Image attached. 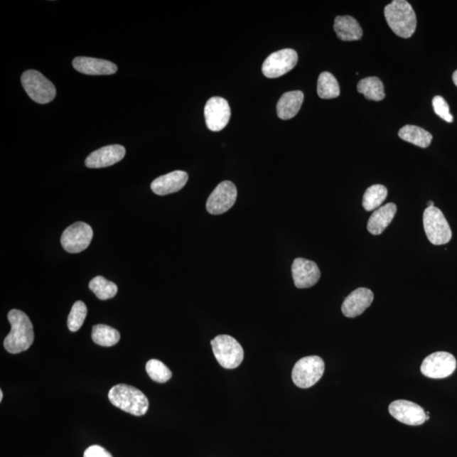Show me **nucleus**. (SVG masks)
<instances>
[{"label":"nucleus","mask_w":457,"mask_h":457,"mask_svg":"<svg viewBox=\"0 0 457 457\" xmlns=\"http://www.w3.org/2000/svg\"><path fill=\"white\" fill-rule=\"evenodd\" d=\"M389 412L393 418L407 425L419 426L427 421L424 408L409 401L393 402L389 407Z\"/></svg>","instance_id":"nucleus-13"},{"label":"nucleus","mask_w":457,"mask_h":457,"mask_svg":"<svg viewBox=\"0 0 457 457\" xmlns=\"http://www.w3.org/2000/svg\"><path fill=\"white\" fill-rule=\"evenodd\" d=\"M188 173L176 171L155 179L151 184V190L158 196H166L179 192L188 183Z\"/></svg>","instance_id":"nucleus-17"},{"label":"nucleus","mask_w":457,"mask_h":457,"mask_svg":"<svg viewBox=\"0 0 457 457\" xmlns=\"http://www.w3.org/2000/svg\"><path fill=\"white\" fill-rule=\"evenodd\" d=\"M452 79H453L455 85L457 87V70H456V72L453 73V75H452Z\"/></svg>","instance_id":"nucleus-32"},{"label":"nucleus","mask_w":457,"mask_h":457,"mask_svg":"<svg viewBox=\"0 0 457 457\" xmlns=\"http://www.w3.org/2000/svg\"><path fill=\"white\" fill-rule=\"evenodd\" d=\"M78 72L90 75H108L117 72V65L112 62L90 57H77L72 62Z\"/></svg>","instance_id":"nucleus-18"},{"label":"nucleus","mask_w":457,"mask_h":457,"mask_svg":"<svg viewBox=\"0 0 457 457\" xmlns=\"http://www.w3.org/2000/svg\"><path fill=\"white\" fill-rule=\"evenodd\" d=\"M388 190L383 185H374L368 188L363 195L362 206L367 211L379 208L387 198Z\"/></svg>","instance_id":"nucleus-26"},{"label":"nucleus","mask_w":457,"mask_h":457,"mask_svg":"<svg viewBox=\"0 0 457 457\" xmlns=\"http://www.w3.org/2000/svg\"><path fill=\"white\" fill-rule=\"evenodd\" d=\"M237 189L232 181H225L217 186L206 203V210L210 215L225 214L236 203Z\"/></svg>","instance_id":"nucleus-10"},{"label":"nucleus","mask_w":457,"mask_h":457,"mask_svg":"<svg viewBox=\"0 0 457 457\" xmlns=\"http://www.w3.org/2000/svg\"><path fill=\"white\" fill-rule=\"evenodd\" d=\"M126 149L122 145H109L95 151L86 158L87 168H100L115 165L122 161Z\"/></svg>","instance_id":"nucleus-16"},{"label":"nucleus","mask_w":457,"mask_h":457,"mask_svg":"<svg viewBox=\"0 0 457 457\" xmlns=\"http://www.w3.org/2000/svg\"><path fill=\"white\" fill-rule=\"evenodd\" d=\"M146 371L155 382L166 383L172 377V372L165 363L157 359H151L146 365Z\"/></svg>","instance_id":"nucleus-28"},{"label":"nucleus","mask_w":457,"mask_h":457,"mask_svg":"<svg viewBox=\"0 0 457 457\" xmlns=\"http://www.w3.org/2000/svg\"><path fill=\"white\" fill-rule=\"evenodd\" d=\"M90 288L100 300L113 299L118 291V287L114 283L102 276L93 278L90 283Z\"/></svg>","instance_id":"nucleus-27"},{"label":"nucleus","mask_w":457,"mask_h":457,"mask_svg":"<svg viewBox=\"0 0 457 457\" xmlns=\"http://www.w3.org/2000/svg\"><path fill=\"white\" fill-rule=\"evenodd\" d=\"M325 362L321 357L301 358L293 367L292 380L297 387L307 389L317 384L325 372Z\"/></svg>","instance_id":"nucleus-6"},{"label":"nucleus","mask_w":457,"mask_h":457,"mask_svg":"<svg viewBox=\"0 0 457 457\" xmlns=\"http://www.w3.org/2000/svg\"><path fill=\"white\" fill-rule=\"evenodd\" d=\"M304 95L301 91H291L284 93L277 104L278 117L290 119L295 117L303 105Z\"/></svg>","instance_id":"nucleus-20"},{"label":"nucleus","mask_w":457,"mask_h":457,"mask_svg":"<svg viewBox=\"0 0 457 457\" xmlns=\"http://www.w3.org/2000/svg\"><path fill=\"white\" fill-rule=\"evenodd\" d=\"M84 457H113L107 450L100 446H92L84 452Z\"/></svg>","instance_id":"nucleus-31"},{"label":"nucleus","mask_w":457,"mask_h":457,"mask_svg":"<svg viewBox=\"0 0 457 457\" xmlns=\"http://www.w3.org/2000/svg\"><path fill=\"white\" fill-rule=\"evenodd\" d=\"M456 368L453 355L437 352L426 357L421 365V372L430 379H445L451 376Z\"/></svg>","instance_id":"nucleus-8"},{"label":"nucleus","mask_w":457,"mask_h":457,"mask_svg":"<svg viewBox=\"0 0 457 457\" xmlns=\"http://www.w3.org/2000/svg\"><path fill=\"white\" fill-rule=\"evenodd\" d=\"M434 206V202L433 201H429L428 203V207H433Z\"/></svg>","instance_id":"nucleus-33"},{"label":"nucleus","mask_w":457,"mask_h":457,"mask_svg":"<svg viewBox=\"0 0 457 457\" xmlns=\"http://www.w3.org/2000/svg\"><path fill=\"white\" fill-rule=\"evenodd\" d=\"M397 208L396 204L389 203L385 206L380 207L372 213L367 222V230L374 236H379L382 234L385 230L392 223L394 215L397 214Z\"/></svg>","instance_id":"nucleus-19"},{"label":"nucleus","mask_w":457,"mask_h":457,"mask_svg":"<svg viewBox=\"0 0 457 457\" xmlns=\"http://www.w3.org/2000/svg\"><path fill=\"white\" fill-rule=\"evenodd\" d=\"M230 108L228 102L223 97H213L204 108L206 125L212 131H220L228 125Z\"/></svg>","instance_id":"nucleus-12"},{"label":"nucleus","mask_w":457,"mask_h":457,"mask_svg":"<svg viewBox=\"0 0 457 457\" xmlns=\"http://www.w3.org/2000/svg\"><path fill=\"white\" fill-rule=\"evenodd\" d=\"M114 407L134 416H144L149 410L148 398L131 385L119 384L111 388L108 394Z\"/></svg>","instance_id":"nucleus-3"},{"label":"nucleus","mask_w":457,"mask_h":457,"mask_svg":"<svg viewBox=\"0 0 457 457\" xmlns=\"http://www.w3.org/2000/svg\"><path fill=\"white\" fill-rule=\"evenodd\" d=\"M318 95L323 100L335 99L340 96V90L338 82L334 75L323 72L318 80Z\"/></svg>","instance_id":"nucleus-25"},{"label":"nucleus","mask_w":457,"mask_h":457,"mask_svg":"<svg viewBox=\"0 0 457 457\" xmlns=\"http://www.w3.org/2000/svg\"><path fill=\"white\" fill-rule=\"evenodd\" d=\"M92 340L101 347H113L121 340V335L117 330L105 325H96L92 327Z\"/></svg>","instance_id":"nucleus-24"},{"label":"nucleus","mask_w":457,"mask_h":457,"mask_svg":"<svg viewBox=\"0 0 457 457\" xmlns=\"http://www.w3.org/2000/svg\"><path fill=\"white\" fill-rule=\"evenodd\" d=\"M3 400V392L2 389L0 390V402H2Z\"/></svg>","instance_id":"nucleus-34"},{"label":"nucleus","mask_w":457,"mask_h":457,"mask_svg":"<svg viewBox=\"0 0 457 457\" xmlns=\"http://www.w3.org/2000/svg\"><path fill=\"white\" fill-rule=\"evenodd\" d=\"M387 23L397 36L409 38L416 28V16L414 9L406 0H394L385 8Z\"/></svg>","instance_id":"nucleus-2"},{"label":"nucleus","mask_w":457,"mask_h":457,"mask_svg":"<svg viewBox=\"0 0 457 457\" xmlns=\"http://www.w3.org/2000/svg\"><path fill=\"white\" fill-rule=\"evenodd\" d=\"M21 84L31 99L38 104L50 103L56 96L54 84L38 70H26L21 75Z\"/></svg>","instance_id":"nucleus-4"},{"label":"nucleus","mask_w":457,"mask_h":457,"mask_svg":"<svg viewBox=\"0 0 457 457\" xmlns=\"http://www.w3.org/2000/svg\"><path fill=\"white\" fill-rule=\"evenodd\" d=\"M211 345L221 367L234 370L241 365L244 358L243 348L233 337L226 335L216 336L211 340Z\"/></svg>","instance_id":"nucleus-5"},{"label":"nucleus","mask_w":457,"mask_h":457,"mask_svg":"<svg viewBox=\"0 0 457 457\" xmlns=\"http://www.w3.org/2000/svg\"><path fill=\"white\" fill-rule=\"evenodd\" d=\"M11 330L4 340V347L11 354L21 353L28 350L34 341L33 326L28 315L18 309H12L8 313Z\"/></svg>","instance_id":"nucleus-1"},{"label":"nucleus","mask_w":457,"mask_h":457,"mask_svg":"<svg viewBox=\"0 0 457 457\" xmlns=\"http://www.w3.org/2000/svg\"><path fill=\"white\" fill-rule=\"evenodd\" d=\"M424 226L429 241L434 245H443L449 242L452 232L445 215L436 207H428L424 213Z\"/></svg>","instance_id":"nucleus-7"},{"label":"nucleus","mask_w":457,"mask_h":457,"mask_svg":"<svg viewBox=\"0 0 457 457\" xmlns=\"http://www.w3.org/2000/svg\"><path fill=\"white\" fill-rule=\"evenodd\" d=\"M87 313V308L85 303L82 301H75L68 316V326L72 332L78 331L81 329L84 321H85Z\"/></svg>","instance_id":"nucleus-29"},{"label":"nucleus","mask_w":457,"mask_h":457,"mask_svg":"<svg viewBox=\"0 0 457 457\" xmlns=\"http://www.w3.org/2000/svg\"><path fill=\"white\" fill-rule=\"evenodd\" d=\"M93 237L91 226L84 222H77L65 230L61 237V245L70 254L86 250Z\"/></svg>","instance_id":"nucleus-9"},{"label":"nucleus","mask_w":457,"mask_h":457,"mask_svg":"<svg viewBox=\"0 0 457 457\" xmlns=\"http://www.w3.org/2000/svg\"><path fill=\"white\" fill-rule=\"evenodd\" d=\"M297 61V53L291 48H285L270 55L264 60L262 72L266 77L278 78L291 72L296 65Z\"/></svg>","instance_id":"nucleus-11"},{"label":"nucleus","mask_w":457,"mask_h":457,"mask_svg":"<svg viewBox=\"0 0 457 457\" xmlns=\"http://www.w3.org/2000/svg\"><path fill=\"white\" fill-rule=\"evenodd\" d=\"M374 293L367 288H357L345 299L341 311L347 318L360 316L365 310L370 307L374 301Z\"/></svg>","instance_id":"nucleus-15"},{"label":"nucleus","mask_w":457,"mask_h":457,"mask_svg":"<svg viewBox=\"0 0 457 457\" xmlns=\"http://www.w3.org/2000/svg\"><path fill=\"white\" fill-rule=\"evenodd\" d=\"M291 273L295 286L299 289H306L316 285L321 273L316 263L313 261L297 257L293 262Z\"/></svg>","instance_id":"nucleus-14"},{"label":"nucleus","mask_w":457,"mask_h":457,"mask_svg":"<svg viewBox=\"0 0 457 457\" xmlns=\"http://www.w3.org/2000/svg\"><path fill=\"white\" fill-rule=\"evenodd\" d=\"M398 136L408 143L426 149L431 144L433 136L424 129L407 125L403 127L398 132Z\"/></svg>","instance_id":"nucleus-22"},{"label":"nucleus","mask_w":457,"mask_h":457,"mask_svg":"<svg viewBox=\"0 0 457 457\" xmlns=\"http://www.w3.org/2000/svg\"><path fill=\"white\" fill-rule=\"evenodd\" d=\"M334 30L343 41H356L362 37V29L357 21L353 16H337L335 20Z\"/></svg>","instance_id":"nucleus-21"},{"label":"nucleus","mask_w":457,"mask_h":457,"mask_svg":"<svg viewBox=\"0 0 457 457\" xmlns=\"http://www.w3.org/2000/svg\"><path fill=\"white\" fill-rule=\"evenodd\" d=\"M434 112L446 122H453L454 118L450 113V107L447 102L441 96H436L433 99Z\"/></svg>","instance_id":"nucleus-30"},{"label":"nucleus","mask_w":457,"mask_h":457,"mask_svg":"<svg viewBox=\"0 0 457 457\" xmlns=\"http://www.w3.org/2000/svg\"><path fill=\"white\" fill-rule=\"evenodd\" d=\"M357 91L365 95L366 99L372 101H381L385 97L384 84L376 77L361 80L357 84Z\"/></svg>","instance_id":"nucleus-23"}]
</instances>
